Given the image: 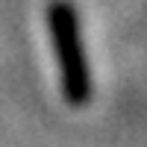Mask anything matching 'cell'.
<instances>
[{"label":"cell","instance_id":"6da1fadb","mask_svg":"<svg viewBox=\"0 0 147 147\" xmlns=\"http://www.w3.org/2000/svg\"><path fill=\"white\" fill-rule=\"evenodd\" d=\"M47 35L59 65V85H62L65 103L80 109L91 100V68L88 53L82 44V24L80 12L71 0H50L47 3Z\"/></svg>","mask_w":147,"mask_h":147}]
</instances>
